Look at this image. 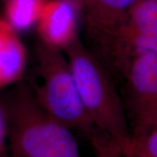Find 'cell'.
I'll return each instance as SVG.
<instances>
[{
    "label": "cell",
    "instance_id": "7c38bea8",
    "mask_svg": "<svg viewBox=\"0 0 157 157\" xmlns=\"http://www.w3.org/2000/svg\"><path fill=\"white\" fill-rule=\"evenodd\" d=\"M98 157H123L121 152L119 151V150H116V151H113L108 153V154H106V155H100Z\"/></svg>",
    "mask_w": 157,
    "mask_h": 157
},
{
    "label": "cell",
    "instance_id": "4fadbf2b",
    "mask_svg": "<svg viewBox=\"0 0 157 157\" xmlns=\"http://www.w3.org/2000/svg\"><path fill=\"white\" fill-rule=\"evenodd\" d=\"M72 1H73L74 3H76L78 6H82V2H83V0H72Z\"/></svg>",
    "mask_w": 157,
    "mask_h": 157
},
{
    "label": "cell",
    "instance_id": "8992f818",
    "mask_svg": "<svg viewBox=\"0 0 157 157\" xmlns=\"http://www.w3.org/2000/svg\"><path fill=\"white\" fill-rule=\"evenodd\" d=\"M72 0H45L37 23L39 40L64 50L78 37V8Z\"/></svg>",
    "mask_w": 157,
    "mask_h": 157
},
{
    "label": "cell",
    "instance_id": "52a82bcc",
    "mask_svg": "<svg viewBox=\"0 0 157 157\" xmlns=\"http://www.w3.org/2000/svg\"><path fill=\"white\" fill-rule=\"evenodd\" d=\"M139 0H83L86 32L96 47L117 28Z\"/></svg>",
    "mask_w": 157,
    "mask_h": 157
},
{
    "label": "cell",
    "instance_id": "277c9868",
    "mask_svg": "<svg viewBox=\"0 0 157 157\" xmlns=\"http://www.w3.org/2000/svg\"><path fill=\"white\" fill-rule=\"evenodd\" d=\"M97 48L96 53L115 78L136 56L157 53V0H139Z\"/></svg>",
    "mask_w": 157,
    "mask_h": 157
},
{
    "label": "cell",
    "instance_id": "ba28073f",
    "mask_svg": "<svg viewBox=\"0 0 157 157\" xmlns=\"http://www.w3.org/2000/svg\"><path fill=\"white\" fill-rule=\"evenodd\" d=\"M27 52L5 17H0V88L16 84L27 67Z\"/></svg>",
    "mask_w": 157,
    "mask_h": 157
},
{
    "label": "cell",
    "instance_id": "8fae6325",
    "mask_svg": "<svg viewBox=\"0 0 157 157\" xmlns=\"http://www.w3.org/2000/svg\"><path fill=\"white\" fill-rule=\"evenodd\" d=\"M7 140H9L8 121L6 107L0 96V157H12L7 148Z\"/></svg>",
    "mask_w": 157,
    "mask_h": 157
},
{
    "label": "cell",
    "instance_id": "3957f363",
    "mask_svg": "<svg viewBox=\"0 0 157 157\" xmlns=\"http://www.w3.org/2000/svg\"><path fill=\"white\" fill-rule=\"evenodd\" d=\"M35 59L39 80L31 86L41 106L68 128L84 135L98 156L120 148L96 128L87 114L64 51L39 40Z\"/></svg>",
    "mask_w": 157,
    "mask_h": 157
},
{
    "label": "cell",
    "instance_id": "5b68a950",
    "mask_svg": "<svg viewBox=\"0 0 157 157\" xmlns=\"http://www.w3.org/2000/svg\"><path fill=\"white\" fill-rule=\"evenodd\" d=\"M121 78L133 137L157 128V53L134 58Z\"/></svg>",
    "mask_w": 157,
    "mask_h": 157
},
{
    "label": "cell",
    "instance_id": "9c48e42d",
    "mask_svg": "<svg viewBox=\"0 0 157 157\" xmlns=\"http://www.w3.org/2000/svg\"><path fill=\"white\" fill-rule=\"evenodd\" d=\"M45 0H6L5 18L16 32L28 31L37 25Z\"/></svg>",
    "mask_w": 157,
    "mask_h": 157
},
{
    "label": "cell",
    "instance_id": "7a4b0ae2",
    "mask_svg": "<svg viewBox=\"0 0 157 157\" xmlns=\"http://www.w3.org/2000/svg\"><path fill=\"white\" fill-rule=\"evenodd\" d=\"M1 98L12 157H82L73 131L41 106L31 85L18 81Z\"/></svg>",
    "mask_w": 157,
    "mask_h": 157
},
{
    "label": "cell",
    "instance_id": "30bf717a",
    "mask_svg": "<svg viewBox=\"0 0 157 157\" xmlns=\"http://www.w3.org/2000/svg\"><path fill=\"white\" fill-rule=\"evenodd\" d=\"M124 157H157V128L134 136Z\"/></svg>",
    "mask_w": 157,
    "mask_h": 157
},
{
    "label": "cell",
    "instance_id": "6da1fadb",
    "mask_svg": "<svg viewBox=\"0 0 157 157\" xmlns=\"http://www.w3.org/2000/svg\"><path fill=\"white\" fill-rule=\"evenodd\" d=\"M85 109L97 128L122 151L132 141L123 96L115 77L99 55L78 38L64 49Z\"/></svg>",
    "mask_w": 157,
    "mask_h": 157
}]
</instances>
